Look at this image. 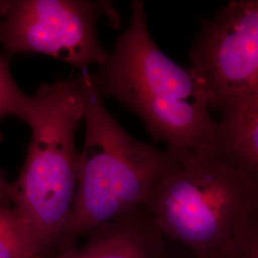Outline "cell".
<instances>
[{
    "label": "cell",
    "instance_id": "obj_1",
    "mask_svg": "<svg viewBox=\"0 0 258 258\" xmlns=\"http://www.w3.org/2000/svg\"><path fill=\"white\" fill-rule=\"evenodd\" d=\"M102 99L113 98L136 113L151 136L174 154L212 151L217 121L189 68L157 46L148 30L145 3L133 0L129 26L104 64L90 73Z\"/></svg>",
    "mask_w": 258,
    "mask_h": 258
},
{
    "label": "cell",
    "instance_id": "obj_2",
    "mask_svg": "<svg viewBox=\"0 0 258 258\" xmlns=\"http://www.w3.org/2000/svg\"><path fill=\"white\" fill-rule=\"evenodd\" d=\"M83 107L80 76L43 83L31 95L24 122L32 134L25 163L11 184V210L34 258L54 257L73 208Z\"/></svg>",
    "mask_w": 258,
    "mask_h": 258
},
{
    "label": "cell",
    "instance_id": "obj_3",
    "mask_svg": "<svg viewBox=\"0 0 258 258\" xmlns=\"http://www.w3.org/2000/svg\"><path fill=\"white\" fill-rule=\"evenodd\" d=\"M80 77L85 138L73 208L54 257L76 248L98 226L144 206L177 164L169 151L138 141L122 128L106 109L90 73Z\"/></svg>",
    "mask_w": 258,
    "mask_h": 258
},
{
    "label": "cell",
    "instance_id": "obj_4",
    "mask_svg": "<svg viewBox=\"0 0 258 258\" xmlns=\"http://www.w3.org/2000/svg\"><path fill=\"white\" fill-rule=\"evenodd\" d=\"M145 204L167 238L191 258H218L258 213V179L212 154H185Z\"/></svg>",
    "mask_w": 258,
    "mask_h": 258
},
{
    "label": "cell",
    "instance_id": "obj_5",
    "mask_svg": "<svg viewBox=\"0 0 258 258\" xmlns=\"http://www.w3.org/2000/svg\"><path fill=\"white\" fill-rule=\"evenodd\" d=\"M119 28L120 17L108 0H17L0 19V44L11 55L38 53L75 67L105 63L109 52L96 32L98 20Z\"/></svg>",
    "mask_w": 258,
    "mask_h": 258
},
{
    "label": "cell",
    "instance_id": "obj_6",
    "mask_svg": "<svg viewBox=\"0 0 258 258\" xmlns=\"http://www.w3.org/2000/svg\"><path fill=\"white\" fill-rule=\"evenodd\" d=\"M189 58L210 110L258 93L257 0H233L203 20Z\"/></svg>",
    "mask_w": 258,
    "mask_h": 258
},
{
    "label": "cell",
    "instance_id": "obj_7",
    "mask_svg": "<svg viewBox=\"0 0 258 258\" xmlns=\"http://www.w3.org/2000/svg\"><path fill=\"white\" fill-rule=\"evenodd\" d=\"M81 247L54 258H174L146 206L98 226Z\"/></svg>",
    "mask_w": 258,
    "mask_h": 258
},
{
    "label": "cell",
    "instance_id": "obj_8",
    "mask_svg": "<svg viewBox=\"0 0 258 258\" xmlns=\"http://www.w3.org/2000/svg\"><path fill=\"white\" fill-rule=\"evenodd\" d=\"M218 113L212 155L232 168L258 179V93L226 104Z\"/></svg>",
    "mask_w": 258,
    "mask_h": 258
},
{
    "label": "cell",
    "instance_id": "obj_9",
    "mask_svg": "<svg viewBox=\"0 0 258 258\" xmlns=\"http://www.w3.org/2000/svg\"><path fill=\"white\" fill-rule=\"evenodd\" d=\"M30 101L31 95L19 88L9 64L0 54V119L14 116L24 121Z\"/></svg>",
    "mask_w": 258,
    "mask_h": 258
},
{
    "label": "cell",
    "instance_id": "obj_10",
    "mask_svg": "<svg viewBox=\"0 0 258 258\" xmlns=\"http://www.w3.org/2000/svg\"><path fill=\"white\" fill-rule=\"evenodd\" d=\"M0 258H33L11 208H0Z\"/></svg>",
    "mask_w": 258,
    "mask_h": 258
},
{
    "label": "cell",
    "instance_id": "obj_11",
    "mask_svg": "<svg viewBox=\"0 0 258 258\" xmlns=\"http://www.w3.org/2000/svg\"><path fill=\"white\" fill-rule=\"evenodd\" d=\"M218 258H258V213L244 225L230 248Z\"/></svg>",
    "mask_w": 258,
    "mask_h": 258
},
{
    "label": "cell",
    "instance_id": "obj_12",
    "mask_svg": "<svg viewBox=\"0 0 258 258\" xmlns=\"http://www.w3.org/2000/svg\"><path fill=\"white\" fill-rule=\"evenodd\" d=\"M12 207V194L11 184H9L4 176L0 172V208Z\"/></svg>",
    "mask_w": 258,
    "mask_h": 258
},
{
    "label": "cell",
    "instance_id": "obj_13",
    "mask_svg": "<svg viewBox=\"0 0 258 258\" xmlns=\"http://www.w3.org/2000/svg\"><path fill=\"white\" fill-rule=\"evenodd\" d=\"M9 5L10 1H2V0H0V19L4 16L6 11L8 10Z\"/></svg>",
    "mask_w": 258,
    "mask_h": 258
},
{
    "label": "cell",
    "instance_id": "obj_14",
    "mask_svg": "<svg viewBox=\"0 0 258 258\" xmlns=\"http://www.w3.org/2000/svg\"><path fill=\"white\" fill-rule=\"evenodd\" d=\"M190 258H191V257H190Z\"/></svg>",
    "mask_w": 258,
    "mask_h": 258
}]
</instances>
